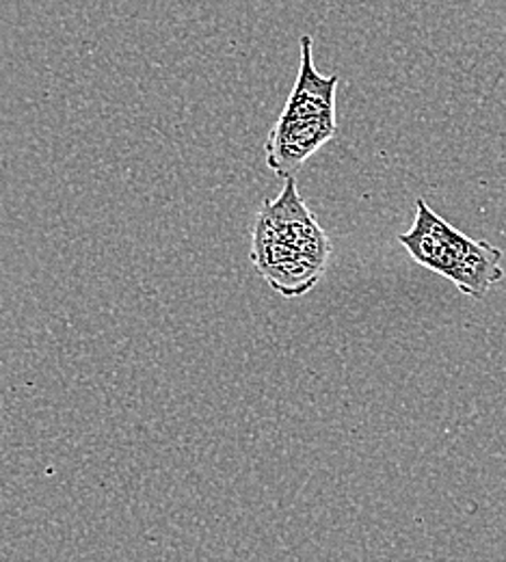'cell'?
I'll return each mask as SVG.
<instances>
[{
  "label": "cell",
  "mask_w": 506,
  "mask_h": 562,
  "mask_svg": "<svg viewBox=\"0 0 506 562\" xmlns=\"http://www.w3.org/2000/svg\"><path fill=\"white\" fill-rule=\"evenodd\" d=\"M412 260L452 281L463 294L485 299L490 288L505 280L503 251L487 240H472L441 216L425 200L416 202V221L398 236Z\"/></svg>",
  "instance_id": "1"
},
{
  "label": "cell",
  "mask_w": 506,
  "mask_h": 562,
  "mask_svg": "<svg viewBox=\"0 0 506 562\" xmlns=\"http://www.w3.org/2000/svg\"><path fill=\"white\" fill-rule=\"evenodd\" d=\"M336 120H294L280 115L267 140V165L273 173L292 180L305 160L336 137Z\"/></svg>",
  "instance_id": "2"
},
{
  "label": "cell",
  "mask_w": 506,
  "mask_h": 562,
  "mask_svg": "<svg viewBox=\"0 0 506 562\" xmlns=\"http://www.w3.org/2000/svg\"><path fill=\"white\" fill-rule=\"evenodd\" d=\"M340 78L323 76L312 61V37H301V64L290 91L289 102L280 115L294 120H336V91Z\"/></svg>",
  "instance_id": "3"
}]
</instances>
